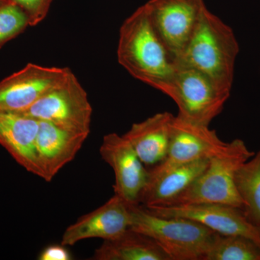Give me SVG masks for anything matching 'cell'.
Returning a JSON list of instances; mask_svg holds the SVG:
<instances>
[{
    "label": "cell",
    "mask_w": 260,
    "mask_h": 260,
    "mask_svg": "<svg viewBox=\"0 0 260 260\" xmlns=\"http://www.w3.org/2000/svg\"><path fill=\"white\" fill-rule=\"evenodd\" d=\"M93 260H172L152 238L128 228L118 236L104 240L94 251Z\"/></svg>",
    "instance_id": "17"
},
{
    "label": "cell",
    "mask_w": 260,
    "mask_h": 260,
    "mask_svg": "<svg viewBox=\"0 0 260 260\" xmlns=\"http://www.w3.org/2000/svg\"><path fill=\"white\" fill-rule=\"evenodd\" d=\"M165 94L177 104L178 116L194 124L209 126L223 111L231 90L222 88L199 70L177 65Z\"/></svg>",
    "instance_id": "5"
},
{
    "label": "cell",
    "mask_w": 260,
    "mask_h": 260,
    "mask_svg": "<svg viewBox=\"0 0 260 260\" xmlns=\"http://www.w3.org/2000/svg\"><path fill=\"white\" fill-rule=\"evenodd\" d=\"M88 135L39 121L36 148L42 179L47 182L52 181L63 167L74 160Z\"/></svg>",
    "instance_id": "13"
},
{
    "label": "cell",
    "mask_w": 260,
    "mask_h": 260,
    "mask_svg": "<svg viewBox=\"0 0 260 260\" xmlns=\"http://www.w3.org/2000/svg\"><path fill=\"white\" fill-rule=\"evenodd\" d=\"M174 117L169 112L158 113L144 121L134 123L123 135L145 167H155L167 158Z\"/></svg>",
    "instance_id": "16"
},
{
    "label": "cell",
    "mask_w": 260,
    "mask_h": 260,
    "mask_svg": "<svg viewBox=\"0 0 260 260\" xmlns=\"http://www.w3.org/2000/svg\"><path fill=\"white\" fill-rule=\"evenodd\" d=\"M39 121L21 113L0 111V145L27 172L42 178L36 140Z\"/></svg>",
    "instance_id": "14"
},
{
    "label": "cell",
    "mask_w": 260,
    "mask_h": 260,
    "mask_svg": "<svg viewBox=\"0 0 260 260\" xmlns=\"http://www.w3.org/2000/svg\"><path fill=\"white\" fill-rule=\"evenodd\" d=\"M204 260H260V244L242 236L218 234Z\"/></svg>",
    "instance_id": "19"
},
{
    "label": "cell",
    "mask_w": 260,
    "mask_h": 260,
    "mask_svg": "<svg viewBox=\"0 0 260 260\" xmlns=\"http://www.w3.org/2000/svg\"><path fill=\"white\" fill-rule=\"evenodd\" d=\"M71 72L68 68L28 63L0 81V111L25 110L62 83Z\"/></svg>",
    "instance_id": "8"
},
{
    "label": "cell",
    "mask_w": 260,
    "mask_h": 260,
    "mask_svg": "<svg viewBox=\"0 0 260 260\" xmlns=\"http://www.w3.org/2000/svg\"><path fill=\"white\" fill-rule=\"evenodd\" d=\"M239 44L230 26L205 7L191 39L175 63L199 70L232 90Z\"/></svg>",
    "instance_id": "2"
},
{
    "label": "cell",
    "mask_w": 260,
    "mask_h": 260,
    "mask_svg": "<svg viewBox=\"0 0 260 260\" xmlns=\"http://www.w3.org/2000/svg\"><path fill=\"white\" fill-rule=\"evenodd\" d=\"M129 205L130 229L158 243L172 260H204L218 234L191 219L166 218Z\"/></svg>",
    "instance_id": "3"
},
{
    "label": "cell",
    "mask_w": 260,
    "mask_h": 260,
    "mask_svg": "<svg viewBox=\"0 0 260 260\" xmlns=\"http://www.w3.org/2000/svg\"><path fill=\"white\" fill-rule=\"evenodd\" d=\"M209 161V158L200 159L158 173L148 169V179L138 204L144 207L170 204L205 172Z\"/></svg>",
    "instance_id": "15"
},
{
    "label": "cell",
    "mask_w": 260,
    "mask_h": 260,
    "mask_svg": "<svg viewBox=\"0 0 260 260\" xmlns=\"http://www.w3.org/2000/svg\"><path fill=\"white\" fill-rule=\"evenodd\" d=\"M145 5L154 28L175 61L198 25L204 1L150 0Z\"/></svg>",
    "instance_id": "7"
},
{
    "label": "cell",
    "mask_w": 260,
    "mask_h": 260,
    "mask_svg": "<svg viewBox=\"0 0 260 260\" xmlns=\"http://www.w3.org/2000/svg\"><path fill=\"white\" fill-rule=\"evenodd\" d=\"M100 155L114 172V194L127 204H138L148 170L129 142L117 133L106 135L101 145Z\"/></svg>",
    "instance_id": "11"
},
{
    "label": "cell",
    "mask_w": 260,
    "mask_h": 260,
    "mask_svg": "<svg viewBox=\"0 0 260 260\" xmlns=\"http://www.w3.org/2000/svg\"><path fill=\"white\" fill-rule=\"evenodd\" d=\"M117 59L133 78L164 94L172 84L177 65L154 28L146 5L121 25Z\"/></svg>",
    "instance_id": "1"
},
{
    "label": "cell",
    "mask_w": 260,
    "mask_h": 260,
    "mask_svg": "<svg viewBox=\"0 0 260 260\" xmlns=\"http://www.w3.org/2000/svg\"><path fill=\"white\" fill-rule=\"evenodd\" d=\"M254 154L243 140H233L223 153L210 158L205 172L184 192L165 207L218 204L244 210L234 177L239 167Z\"/></svg>",
    "instance_id": "4"
},
{
    "label": "cell",
    "mask_w": 260,
    "mask_h": 260,
    "mask_svg": "<svg viewBox=\"0 0 260 260\" xmlns=\"http://www.w3.org/2000/svg\"><path fill=\"white\" fill-rule=\"evenodd\" d=\"M28 16L30 26L42 23L47 16L52 0H9Z\"/></svg>",
    "instance_id": "21"
},
{
    "label": "cell",
    "mask_w": 260,
    "mask_h": 260,
    "mask_svg": "<svg viewBox=\"0 0 260 260\" xmlns=\"http://www.w3.org/2000/svg\"><path fill=\"white\" fill-rule=\"evenodd\" d=\"M21 113L62 129L90 134L93 108L73 72L59 85Z\"/></svg>",
    "instance_id": "6"
},
{
    "label": "cell",
    "mask_w": 260,
    "mask_h": 260,
    "mask_svg": "<svg viewBox=\"0 0 260 260\" xmlns=\"http://www.w3.org/2000/svg\"><path fill=\"white\" fill-rule=\"evenodd\" d=\"M234 182L244 203L246 215L251 222L260 226V148L239 167Z\"/></svg>",
    "instance_id": "18"
},
{
    "label": "cell",
    "mask_w": 260,
    "mask_h": 260,
    "mask_svg": "<svg viewBox=\"0 0 260 260\" xmlns=\"http://www.w3.org/2000/svg\"><path fill=\"white\" fill-rule=\"evenodd\" d=\"M144 208L150 213L158 216L191 219L220 235L242 236L260 244L259 225L251 222L244 210L237 207L204 204Z\"/></svg>",
    "instance_id": "10"
},
{
    "label": "cell",
    "mask_w": 260,
    "mask_h": 260,
    "mask_svg": "<svg viewBox=\"0 0 260 260\" xmlns=\"http://www.w3.org/2000/svg\"><path fill=\"white\" fill-rule=\"evenodd\" d=\"M130 225L129 205L114 194L102 206L80 217L66 229L61 244L73 246L85 239H114L125 232Z\"/></svg>",
    "instance_id": "12"
},
{
    "label": "cell",
    "mask_w": 260,
    "mask_h": 260,
    "mask_svg": "<svg viewBox=\"0 0 260 260\" xmlns=\"http://www.w3.org/2000/svg\"><path fill=\"white\" fill-rule=\"evenodd\" d=\"M209 126L199 125L174 116L171 128V141L167 158L149 169L164 172L177 166L203 158H211L223 153L229 146Z\"/></svg>",
    "instance_id": "9"
},
{
    "label": "cell",
    "mask_w": 260,
    "mask_h": 260,
    "mask_svg": "<svg viewBox=\"0 0 260 260\" xmlns=\"http://www.w3.org/2000/svg\"><path fill=\"white\" fill-rule=\"evenodd\" d=\"M39 260H70L72 259L71 254L67 249L66 246L60 244L49 245L43 249L39 255Z\"/></svg>",
    "instance_id": "22"
},
{
    "label": "cell",
    "mask_w": 260,
    "mask_h": 260,
    "mask_svg": "<svg viewBox=\"0 0 260 260\" xmlns=\"http://www.w3.org/2000/svg\"><path fill=\"white\" fill-rule=\"evenodd\" d=\"M9 0H0V8L6 3H9Z\"/></svg>",
    "instance_id": "23"
},
{
    "label": "cell",
    "mask_w": 260,
    "mask_h": 260,
    "mask_svg": "<svg viewBox=\"0 0 260 260\" xmlns=\"http://www.w3.org/2000/svg\"><path fill=\"white\" fill-rule=\"evenodd\" d=\"M28 26V16L16 5L9 3L0 8V49L21 34Z\"/></svg>",
    "instance_id": "20"
}]
</instances>
